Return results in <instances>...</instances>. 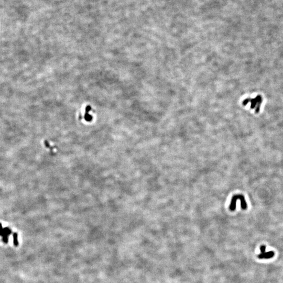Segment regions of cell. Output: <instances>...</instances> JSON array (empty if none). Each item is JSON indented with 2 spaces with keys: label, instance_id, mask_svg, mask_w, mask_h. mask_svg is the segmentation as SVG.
<instances>
[{
  "label": "cell",
  "instance_id": "cell-1",
  "mask_svg": "<svg viewBox=\"0 0 283 283\" xmlns=\"http://www.w3.org/2000/svg\"><path fill=\"white\" fill-rule=\"evenodd\" d=\"M240 200L241 201V207L243 210H246L247 208V202L245 200L244 197L242 195L238 194L233 196L231 199V204L230 205L229 209L231 211H234L236 209V202L237 201Z\"/></svg>",
  "mask_w": 283,
  "mask_h": 283
},
{
  "label": "cell",
  "instance_id": "cell-2",
  "mask_svg": "<svg viewBox=\"0 0 283 283\" xmlns=\"http://www.w3.org/2000/svg\"><path fill=\"white\" fill-rule=\"evenodd\" d=\"M275 253L273 251H270L268 252H265L261 253L258 255V258L260 259H269L272 258L274 256Z\"/></svg>",
  "mask_w": 283,
  "mask_h": 283
},
{
  "label": "cell",
  "instance_id": "cell-3",
  "mask_svg": "<svg viewBox=\"0 0 283 283\" xmlns=\"http://www.w3.org/2000/svg\"><path fill=\"white\" fill-rule=\"evenodd\" d=\"M13 243L14 246H17L18 245V242L17 240V234L16 233H14L13 234Z\"/></svg>",
  "mask_w": 283,
  "mask_h": 283
},
{
  "label": "cell",
  "instance_id": "cell-4",
  "mask_svg": "<svg viewBox=\"0 0 283 283\" xmlns=\"http://www.w3.org/2000/svg\"><path fill=\"white\" fill-rule=\"evenodd\" d=\"M265 250H266V246L265 245H262L260 247V251H261V253H265Z\"/></svg>",
  "mask_w": 283,
  "mask_h": 283
}]
</instances>
